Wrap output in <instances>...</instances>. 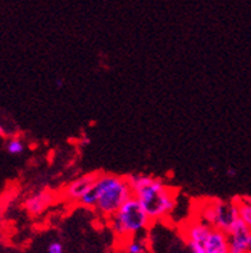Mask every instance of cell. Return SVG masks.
I'll list each match as a JSON object with an SVG mask.
<instances>
[{"label":"cell","mask_w":251,"mask_h":253,"mask_svg":"<svg viewBox=\"0 0 251 253\" xmlns=\"http://www.w3.org/2000/svg\"><path fill=\"white\" fill-rule=\"evenodd\" d=\"M48 253H64V248L59 242H51L48 247Z\"/></svg>","instance_id":"obj_12"},{"label":"cell","mask_w":251,"mask_h":253,"mask_svg":"<svg viewBox=\"0 0 251 253\" xmlns=\"http://www.w3.org/2000/svg\"><path fill=\"white\" fill-rule=\"evenodd\" d=\"M99 172V171H98ZM98 172H90L76 177L64 186L61 192L62 199L71 205H77L78 201L89 192L91 185L98 177Z\"/></svg>","instance_id":"obj_6"},{"label":"cell","mask_w":251,"mask_h":253,"mask_svg":"<svg viewBox=\"0 0 251 253\" xmlns=\"http://www.w3.org/2000/svg\"><path fill=\"white\" fill-rule=\"evenodd\" d=\"M119 250L122 253H149L150 252V242L149 234L143 233L136 237H132L127 241L118 243Z\"/></svg>","instance_id":"obj_9"},{"label":"cell","mask_w":251,"mask_h":253,"mask_svg":"<svg viewBox=\"0 0 251 253\" xmlns=\"http://www.w3.org/2000/svg\"><path fill=\"white\" fill-rule=\"evenodd\" d=\"M235 201L239 206L240 211V218L241 221L249 228L251 231V197L242 196V197H235Z\"/></svg>","instance_id":"obj_10"},{"label":"cell","mask_w":251,"mask_h":253,"mask_svg":"<svg viewBox=\"0 0 251 253\" xmlns=\"http://www.w3.org/2000/svg\"><path fill=\"white\" fill-rule=\"evenodd\" d=\"M178 231L190 253H229L228 235L191 216L178 226Z\"/></svg>","instance_id":"obj_3"},{"label":"cell","mask_w":251,"mask_h":253,"mask_svg":"<svg viewBox=\"0 0 251 253\" xmlns=\"http://www.w3.org/2000/svg\"><path fill=\"white\" fill-rule=\"evenodd\" d=\"M227 175L231 177H235L236 175H237V172H236L235 169H228V170H227Z\"/></svg>","instance_id":"obj_13"},{"label":"cell","mask_w":251,"mask_h":253,"mask_svg":"<svg viewBox=\"0 0 251 253\" xmlns=\"http://www.w3.org/2000/svg\"><path fill=\"white\" fill-rule=\"evenodd\" d=\"M3 134H4V130H3V127L0 126V135H3Z\"/></svg>","instance_id":"obj_16"},{"label":"cell","mask_w":251,"mask_h":253,"mask_svg":"<svg viewBox=\"0 0 251 253\" xmlns=\"http://www.w3.org/2000/svg\"><path fill=\"white\" fill-rule=\"evenodd\" d=\"M135 198L153 224L167 221L175 213L178 205V190L162 177L132 173L127 176Z\"/></svg>","instance_id":"obj_1"},{"label":"cell","mask_w":251,"mask_h":253,"mask_svg":"<svg viewBox=\"0 0 251 253\" xmlns=\"http://www.w3.org/2000/svg\"><path fill=\"white\" fill-rule=\"evenodd\" d=\"M55 84H57L58 87H62V86H63V80H61V79H58V80L55 81Z\"/></svg>","instance_id":"obj_14"},{"label":"cell","mask_w":251,"mask_h":253,"mask_svg":"<svg viewBox=\"0 0 251 253\" xmlns=\"http://www.w3.org/2000/svg\"><path fill=\"white\" fill-rule=\"evenodd\" d=\"M55 202V193L50 189H42L34 193L25 201V209L31 216H40Z\"/></svg>","instance_id":"obj_7"},{"label":"cell","mask_w":251,"mask_h":253,"mask_svg":"<svg viewBox=\"0 0 251 253\" xmlns=\"http://www.w3.org/2000/svg\"><path fill=\"white\" fill-rule=\"evenodd\" d=\"M131 197H134V193L127 176L99 171L89 192L78 201L77 206L92 210L100 217L108 220Z\"/></svg>","instance_id":"obj_2"},{"label":"cell","mask_w":251,"mask_h":253,"mask_svg":"<svg viewBox=\"0 0 251 253\" xmlns=\"http://www.w3.org/2000/svg\"><path fill=\"white\" fill-rule=\"evenodd\" d=\"M6 151L9 152L10 154H21L25 151V144H23V141L21 139L12 138L6 144Z\"/></svg>","instance_id":"obj_11"},{"label":"cell","mask_w":251,"mask_h":253,"mask_svg":"<svg viewBox=\"0 0 251 253\" xmlns=\"http://www.w3.org/2000/svg\"><path fill=\"white\" fill-rule=\"evenodd\" d=\"M227 235H228L229 253H248L251 231L241 220Z\"/></svg>","instance_id":"obj_8"},{"label":"cell","mask_w":251,"mask_h":253,"mask_svg":"<svg viewBox=\"0 0 251 253\" xmlns=\"http://www.w3.org/2000/svg\"><path fill=\"white\" fill-rule=\"evenodd\" d=\"M151 225L154 224L135 197H131L114 215L108 218V226L117 238L118 243L147 233Z\"/></svg>","instance_id":"obj_4"},{"label":"cell","mask_w":251,"mask_h":253,"mask_svg":"<svg viewBox=\"0 0 251 253\" xmlns=\"http://www.w3.org/2000/svg\"><path fill=\"white\" fill-rule=\"evenodd\" d=\"M248 253H251V238H250V242H249V248H248Z\"/></svg>","instance_id":"obj_15"},{"label":"cell","mask_w":251,"mask_h":253,"mask_svg":"<svg viewBox=\"0 0 251 253\" xmlns=\"http://www.w3.org/2000/svg\"><path fill=\"white\" fill-rule=\"evenodd\" d=\"M192 215L227 234L241 220L235 198L229 201L219 198L200 199L195 205Z\"/></svg>","instance_id":"obj_5"}]
</instances>
